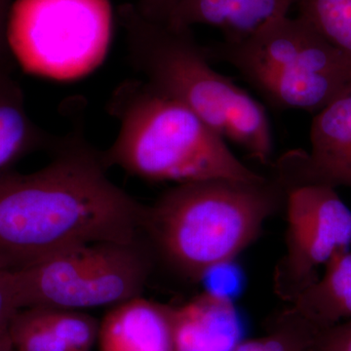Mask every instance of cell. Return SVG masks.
I'll use <instances>...</instances> for the list:
<instances>
[{
	"label": "cell",
	"mask_w": 351,
	"mask_h": 351,
	"mask_svg": "<svg viewBox=\"0 0 351 351\" xmlns=\"http://www.w3.org/2000/svg\"><path fill=\"white\" fill-rule=\"evenodd\" d=\"M151 269V256L138 240L83 245L10 272L20 309L83 311L142 297Z\"/></svg>",
	"instance_id": "obj_6"
},
{
	"label": "cell",
	"mask_w": 351,
	"mask_h": 351,
	"mask_svg": "<svg viewBox=\"0 0 351 351\" xmlns=\"http://www.w3.org/2000/svg\"><path fill=\"white\" fill-rule=\"evenodd\" d=\"M112 29L110 0H15L8 43L27 73L75 80L103 63Z\"/></svg>",
	"instance_id": "obj_7"
},
{
	"label": "cell",
	"mask_w": 351,
	"mask_h": 351,
	"mask_svg": "<svg viewBox=\"0 0 351 351\" xmlns=\"http://www.w3.org/2000/svg\"><path fill=\"white\" fill-rule=\"evenodd\" d=\"M286 198L272 175L179 184L147 207L144 232L171 269L199 282L211 267L237 260Z\"/></svg>",
	"instance_id": "obj_2"
},
{
	"label": "cell",
	"mask_w": 351,
	"mask_h": 351,
	"mask_svg": "<svg viewBox=\"0 0 351 351\" xmlns=\"http://www.w3.org/2000/svg\"><path fill=\"white\" fill-rule=\"evenodd\" d=\"M18 311H20V307L11 272L0 270V329H8Z\"/></svg>",
	"instance_id": "obj_21"
},
{
	"label": "cell",
	"mask_w": 351,
	"mask_h": 351,
	"mask_svg": "<svg viewBox=\"0 0 351 351\" xmlns=\"http://www.w3.org/2000/svg\"><path fill=\"white\" fill-rule=\"evenodd\" d=\"M110 108L120 128L103 154L108 167L117 166L147 181L177 184L265 177L237 158L225 138L191 108L145 80L120 85Z\"/></svg>",
	"instance_id": "obj_4"
},
{
	"label": "cell",
	"mask_w": 351,
	"mask_h": 351,
	"mask_svg": "<svg viewBox=\"0 0 351 351\" xmlns=\"http://www.w3.org/2000/svg\"><path fill=\"white\" fill-rule=\"evenodd\" d=\"M103 154L77 135L29 174L0 173V270L17 271L83 245L131 243L147 207L108 178Z\"/></svg>",
	"instance_id": "obj_1"
},
{
	"label": "cell",
	"mask_w": 351,
	"mask_h": 351,
	"mask_svg": "<svg viewBox=\"0 0 351 351\" xmlns=\"http://www.w3.org/2000/svg\"><path fill=\"white\" fill-rule=\"evenodd\" d=\"M311 149H295L272 165V176L289 193L306 186L351 191V82L316 112Z\"/></svg>",
	"instance_id": "obj_9"
},
{
	"label": "cell",
	"mask_w": 351,
	"mask_h": 351,
	"mask_svg": "<svg viewBox=\"0 0 351 351\" xmlns=\"http://www.w3.org/2000/svg\"><path fill=\"white\" fill-rule=\"evenodd\" d=\"M13 351H68L39 307L17 311L8 327Z\"/></svg>",
	"instance_id": "obj_17"
},
{
	"label": "cell",
	"mask_w": 351,
	"mask_h": 351,
	"mask_svg": "<svg viewBox=\"0 0 351 351\" xmlns=\"http://www.w3.org/2000/svg\"><path fill=\"white\" fill-rule=\"evenodd\" d=\"M299 17L351 63V0H299Z\"/></svg>",
	"instance_id": "obj_15"
},
{
	"label": "cell",
	"mask_w": 351,
	"mask_h": 351,
	"mask_svg": "<svg viewBox=\"0 0 351 351\" xmlns=\"http://www.w3.org/2000/svg\"><path fill=\"white\" fill-rule=\"evenodd\" d=\"M205 48L278 108L318 112L351 82L350 60L301 17L277 18L242 40Z\"/></svg>",
	"instance_id": "obj_5"
},
{
	"label": "cell",
	"mask_w": 351,
	"mask_h": 351,
	"mask_svg": "<svg viewBox=\"0 0 351 351\" xmlns=\"http://www.w3.org/2000/svg\"><path fill=\"white\" fill-rule=\"evenodd\" d=\"M285 249L274 274V291L290 304L317 280L319 269L351 247V209L337 189L306 186L287 193Z\"/></svg>",
	"instance_id": "obj_8"
},
{
	"label": "cell",
	"mask_w": 351,
	"mask_h": 351,
	"mask_svg": "<svg viewBox=\"0 0 351 351\" xmlns=\"http://www.w3.org/2000/svg\"><path fill=\"white\" fill-rule=\"evenodd\" d=\"M132 62L154 89L184 104L219 135L269 164L274 138L262 104L210 64L191 29L145 19L134 3L117 11Z\"/></svg>",
	"instance_id": "obj_3"
},
{
	"label": "cell",
	"mask_w": 351,
	"mask_h": 351,
	"mask_svg": "<svg viewBox=\"0 0 351 351\" xmlns=\"http://www.w3.org/2000/svg\"><path fill=\"white\" fill-rule=\"evenodd\" d=\"M199 283L204 288L203 292L235 302L244 289L245 277L241 267L234 260L211 267L201 277Z\"/></svg>",
	"instance_id": "obj_19"
},
{
	"label": "cell",
	"mask_w": 351,
	"mask_h": 351,
	"mask_svg": "<svg viewBox=\"0 0 351 351\" xmlns=\"http://www.w3.org/2000/svg\"><path fill=\"white\" fill-rule=\"evenodd\" d=\"M47 135L29 117L13 61L0 64V173L47 144Z\"/></svg>",
	"instance_id": "obj_14"
},
{
	"label": "cell",
	"mask_w": 351,
	"mask_h": 351,
	"mask_svg": "<svg viewBox=\"0 0 351 351\" xmlns=\"http://www.w3.org/2000/svg\"><path fill=\"white\" fill-rule=\"evenodd\" d=\"M182 0H137L134 2L143 17L158 24H167Z\"/></svg>",
	"instance_id": "obj_22"
},
{
	"label": "cell",
	"mask_w": 351,
	"mask_h": 351,
	"mask_svg": "<svg viewBox=\"0 0 351 351\" xmlns=\"http://www.w3.org/2000/svg\"><path fill=\"white\" fill-rule=\"evenodd\" d=\"M299 0H182L167 25L191 29L195 25L218 27L223 40L237 43L263 25L288 16Z\"/></svg>",
	"instance_id": "obj_12"
},
{
	"label": "cell",
	"mask_w": 351,
	"mask_h": 351,
	"mask_svg": "<svg viewBox=\"0 0 351 351\" xmlns=\"http://www.w3.org/2000/svg\"><path fill=\"white\" fill-rule=\"evenodd\" d=\"M317 330L286 308L265 336L246 339L234 351H309Z\"/></svg>",
	"instance_id": "obj_16"
},
{
	"label": "cell",
	"mask_w": 351,
	"mask_h": 351,
	"mask_svg": "<svg viewBox=\"0 0 351 351\" xmlns=\"http://www.w3.org/2000/svg\"><path fill=\"white\" fill-rule=\"evenodd\" d=\"M98 341L100 351H176L173 306L138 297L110 307Z\"/></svg>",
	"instance_id": "obj_11"
},
{
	"label": "cell",
	"mask_w": 351,
	"mask_h": 351,
	"mask_svg": "<svg viewBox=\"0 0 351 351\" xmlns=\"http://www.w3.org/2000/svg\"><path fill=\"white\" fill-rule=\"evenodd\" d=\"M322 276L288 304L318 332L351 319V249L327 263Z\"/></svg>",
	"instance_id": "obj_13"
},
{
	"label": "cell",
	"mask_w": 351,
	"mask_h": 351,
	"mask_svg": "<svg viewBox=\"0 0 351 351\" xmlns=\"http://www.w3.org/2000/svg\"><path fill=\"white\" fill-rule=\"evenodd\" d=\"M44 318L68 351H91L98 341L100 323L76 309L39 307Z\"/></svg>",
	"instance_id": "obj_18"
},
{
	"label": "cell",
	"mask_w": 351,
	"mask_h": 351,
	"mask_svg": "<svg viewBox=\"0 0 351 351\" xmlns=\"http://www.w3.org/2000/svg\"><path fill=\"white\" fill-rule=\"evenodd\" d=\"M173 331L176 351H234L247 339L235 302L205 292L173 306Z\"/></svg>",
	"instance_id": "obj_10"
},
{
	"label": "cell",
	"mask_w": 351,
	"mask_h": 351,
	"mask_svg": "<svg viewBox=\"0 0 351 351\" xmlns=\"http://www.w3.org/2000/svg\"><path fill=\"white\" fill-rule=\"evenodd\" d=\"M309 351H351V319L318 332Z\"/></svg>",
	"instance_id": "obj_20"
},
{
	"label": "cell",
	"mask_w": 351,
	"mask_h": 351,
	"mask_svg": "<svg viewBox=\"0 0 351 351\" xmlns=\"http://www.w3.org/2000/svg\"><path fill=\"white\" fill-rule=\"evenodd\" d=\"M0 351H13L8 329H0Z\"/></svg>",
	"instance_id": "obj_23"
}]
</instances>
